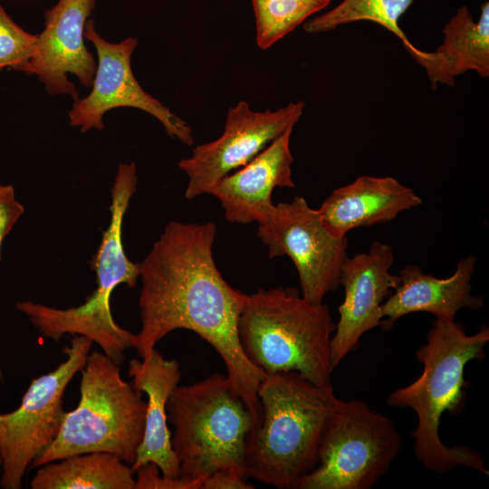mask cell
I'll return each instance as SVG.
<instances>
[{
  "mask_svg": "<svg viewBox=\"0 0 489 489\" xmlns=\"http://www.w3.org/2000/svg\"><path fill=\"white\" fill-rule=\"evenodd\" d=\"M39 467L32 489H135L130 465L112 453L79 454Z\"/></svg>",
  "mask_w": 489,
  "mask_h": 489,
  "instance_id": "cell-20",
  "label": "cell"
},
{
  "mask_svg": "<svg viewBox=\"0 0 489 489\" xmlns=\"http://www.w3.org/2000/svg\"><path fill=\"white\" fill-rule=\"evenodd\" d=\"M476 259L462 258L454 273L436 278L409 264L400 270L399 283L381 307L383 330H390L401 317L414 312H429L436 320L452 321L463 308L477 311L484 306V298L471 293V278Z\"/></svg>",
  "mask_w": 489,
  "mask_h": 489,
  "instance_id": "cell-16",
  "label": "cell"
},
{
  "mask_svg": "<svg viewBox=\"0 0 489 489\" xmlns=\"http://www.w3.org/2000/svg\"><path fill=\"white\" fill-rule=\"evenodd\" d=\"M92 341L73 335L63 352L66 360L53 370L34 379L14 411L5 414V437L0 446V486L19 489L33 461L57 436L64 417L63 394L84 366Z\"/></svg>",
  "mask_w": 489,
  "mask_h": 489,
  "instance_id": "cell-9",
  "label": "cell"
},
{
  "mask_svg": "<svg viewBox=\"0 0 489 489\" xmlns=\"http://www.w3.org/2000/svg\"><path fill=\"white\" fill-rule=\"evenodd\" d=\"M137 184L135 163L120 164L110 188V224L92 261L97 286L85 302L68 309L30 301L15 304L44 337L54 340L64 334L86 337L119 365L123 361L125 350L134 348L136 336L116 323L110 298L118 285L124 283L132 288L139 278V264L129 259L122 243L123 219Z\"/></svg>",
  "mask_w": 489,
  "mask_h": 489,
  "instance_id": "cell-5",
  "label": "cell"
},
{
  "mask_svg": "<svg viewBox=\"0 0 489 489\" xmlns=\"http://www.w3.org/2000/svg\"><path fill=\"white\" fill-rule=\"evenodd\" d=\"M257 224V235L268 247L269 257L287 255L293 262L307 301L321 303L340 285L347 237L332 236L304 197L277 203Z\"/></svg>",
  "mask_w": 489,
  "mask_h": 489,
  "instance_id": "cell-10",
  "label": "cell"
},
{
  "mask_svg": "<svg viewBox=\"0 0 489 489\" xmlns=\"http://www.w3.org/2000/svg\"><path fill=\"white\" fill-rule=\"evenodd\" d=\"M245 475L238 470L223 468L216 470L202 480L201 489H252Z\"/></svg>",
  "mask_w": 489,
  "mask_h": 489,
  "instance_id": "cell-26",
  "label": "cell"
},
{
  "mask_svg": "<svg viewBox=\"0 0 489 489\" xmlns=\"http://www.w3.org/2000/svg\"><path fill=\"white\" fill-rule=\"evenodd\" d=\"M443 43L434 52L413 46L407 52L421 65L431 88L437 84L455 85V78L475 71L481 77L489 76V4L481 5L475 22L469 9L463 5L446 24Z\"/></svg>",
  "mask_w": 489,
  "mask_h": 489,
  "instance_id": "cell-19",
  "label": "cell"
},
{
  "mask_svg": "<svg viewBox=\"0 0 489 489\" xmlns=\"http://www.w3.org/2000/svg\"><path fill=\"white\" fill-rule=\"evenodd\" d=\"M129 375L133 388L148 397L143 439L131 469L135 472L141 465L153 463L163 475L178 477L179 465L171 446L167 404L181 379L179 363L165 359L155 349L144 360H131Z\"/></svg>",
  "mask_w": 489,
  "mask_h": 489,
  "instance_id": "cell-18",
  "label": "cell"
},
{
  "mask_svg": "<svg viewBox=\"0 0 489 489\" xmlns=\"http://www.w3.org/2000/svg\"><path fill=\"white\" fill-rule=\"evenodd\" d=\"M167 412L174 427L170 440L180 477L203 480L223 468L246 476L247 438L256 422L226 376L215 373L197 383L177 386L168 398Z\"/></svg>",
  "mask_w": 489,
  "mask_h": 489,
  "instance_id": "cell-6",
  "label": "cell"
},
{
  "mask_svg": "<svg viewBox=\"0 0 489 489\" xmlns=\"http://www.w3.org/2000/svg\"><path fill=\"white\" fill-rule=\"evenodd\" d=\"M84 36L93 44L98 62L90 93L73 101L69 110L70 125L80 128L82 132L101 130L103 115L110 110L134 108L158 120L170 138L192 146L194 139L188 123L146 92L134 76L130 61L138 39L128 37L120 43H110L99 34L92 19L85 24Z\"/></svg>",
  "mask_w": 489,
  "mask_h": 489,
  "instance_id": "cell-11",
  "label": "cell"
},
{
  "mask_svg": "<svg viewBox=\"0 0 489 489\" xmlns=\"http://www.w3.org/2000/svg\"><path fill=\"white\" fill-rule=\"evenodd\" d=\"M393 247L375 241L367 252L347 257L340 273L344 300L339 307V321L331 342V360L334 369L352 350L360 338L379 326L381 307L398 285V274H391Z\"/></svg>",
  "mask_w": 489,
  "mask_h": 489,
  "instance_id": "cell-14",
  "label": "cell"
},
{
  "mask_svg": "<svg viewBox=\"0 0 489 489\" xmlns=\"http://www.w3.org/2000/svg\"><path fill=\"white\" fill-rule=\"evenodd\" d=\"M5 414H0V446L5 437Z\"/></svg>",
  "mask_w": 489,
  "mask_h": 489,
  "instance_id": "cell-27",
  "label": "cell"
},
{
  "mask_svg": "<svg viewBox=\"0 0 489 489\" xmlns=\"http://www.w3.org/2000/svg\"><path fill=\"white\" fill-rule=\"evenodd\" d=\"M394 422L359 399H340L325 427L319 461L298 489H369L401 451Z\"/></svg>",
  "mask_w": 489,
  "mask_h": 489,
  "instance_id": "cell-8",
  "label": "cell"
},
{
  "mask_svg": "<svg viewBox=\"0 0 489 489\" xmlns=\"http://www.w3.org/2000/svg\"><path fill=\"white\" fill-rule=\"evenodd\" d=\"M0 464H1V455H0Z\"/></svg>",
  "mask_w": 489,
  "mask_h": 489,
  "instance_id": "cell-28",
  "label": "cell"
},
{
  "mask_svg": "<svg viewBox=\"0 0 489 489\" xmlns=\"http://www.w3.org/2000/svg\"><path fill=\"white\" fill-rule=\"evenodd\" d=\"M302 101L275 110H254L245 101L229 108L224 131L216 139L197 145L192 154L178 161L188 183L187 199L209 194L225 176L247 164L271 142L293 128L303 113Z\"/></svg>",
  "mask_w": 489,
  "mask_h": 489,
  "instance_id": "cell-12",
  "label": "cell"
},
{
  "mask_svg": "<svg viewBox=\"0 0 489 489\" xmlns=\"http://www.w3.org/2000/svg\"><path fill=\"white\" fill-rule=\"evenodd\" d=\"M331 0H252L257 46L267 50Z\"/></svg>",
  "mask_w": 489,
  "mask_h": 489,
  "instance_id": "cell-22",
  "label": "cell"
},
{
  "mask_svg": "<svg viewBox=\"0 0 489 489\" xmlns=\"http://www.w3.org/2000/svg\"><path fill=\"white\" fill-rule=\"evenodd\" d=\"M489 327L482 325L474 334L465 332L461 322L436 320L427 333V342L416 351L423 365L420 376L410 384L395 389L386 398L389 407L409 408L417 417L414 454L426 469L446 473L465 466L488 475L480 453L465 446H448L439 436L444 413L460 414L465 406V369L474 360L485 358Z\"/></svg>",
  "mask_w": 489,
  "mask_h": 489,
  "instance_id": "cell-2",
  "label": "cell"
},
{
  "mask_svg": "<svg viewBox=\"0 0 489 489\" xmlns=\"http://www.w3.org/2000/svg\"><path fill=\"white\" fill-rule=\"evenodd\" d=\"M135 489H201L202 480L163 475L158 466L148 463L135 470Z\"/></svg>",
  "mask_w": 489,
  "mask_h": 489,
  "instance_id": "cell-24",
  "label": "cell"
},
{
  "mask_svg": "<svg viewBox=\"0 0 489 489\" xmlns=\"http://www.w3.org/2000/svg\"><path fill=\"white\" fill-rule=\"evenodd\" d=\"M293 128L288 129L244 166L221 178L210 190L230 223L259 222L273 209L275 187L293 188V157L290 149Z\"/></svg>",
  "mask_w": 489,
  "mask_h": 489,
  "instance_id": "cell-15",
  "label": "cell"
},
{
  "mask_svg": "<svg viewBox=\"0 0 489 489\" xmlns=\"http://www.w3.org/2000/svg\"><path fill=\"white\" fill-rule=\"evenodd\" d=\"M334 329L328 305L307 301L293 287L247 294L238 320L243 351L257 369L296 371L318 386L331 385Z\"/></svg>",
  "mask_w": 489,
  "mask_h": 489,
  "instance_id": "cell-4",
  "label": "cell"
},
{
  "mask_svg": "<svg viewBox=\"0 0 489 489\" xmlns=\"http://www.w3.org/2000/svg\"><path fill=\"white\" fill-rule=\"evenodd\" d=\"M413 0H342L333 9L303 23L308 34L331 31L358 21H371L385 27L402 42L408 51L415 46L398 25Z\"/></svg>",
  "mask_w": 489,
  "mask_h": 489,
  "instance_id": "cell-21",
  "label": "cell"
},
{
  "mask_svg": "<svg viewBox=\"0 0 489 489\" xmlns=\"http://www.w3.org/2000/svg\"><path fill=\"white\" fill-rule=\"evenodd\" d=\"M36 34L17 24L0 4V70L22 71L32 58Z\"/></svg>",
  "mask_w": 489,
  "mask_h": 489,
  "instance_id": "cell-23",
  "label": "cell"
},
{
  "mask_svg": "<svg viewBox=\"0 0 489 489\" xmlns=\"http://www.w3.org/2000/svg\"><path fill=\"white\" fill-rule=\"evenodd\" d=\"M259 425L247 438L246 476L279 489H298L318 465L322 436L340 398L296 371L266 374L257 392Z\"/></svg>",
  "mask_w": 489,
  "mask_h": 489,
  "instance_id": "cell-3",
  "label": "cell"
},
{
  "mask_svg": "<svg viewBox=\"0 0 489 489\" xmlns=\"http://www.w3.org/2000/svg\"><path fill=\"white\" fill-rule=\"evenodd\" d=\"M216 234L213 222L168 223L139 263L141 326L134 348L144 360L169 332L194 331L221 357L227 379L258 426L257 392L266 374L250 362L240 344L238 320L247 294L232 287L216 267Z\"/></svg>",
  "mask_w": 489,
  "mask_h": 489,
  "instance_id": "cell-1",
  "label": "cell"
},
{
  "mask_svg": "<svg viewBox=\"0 0 489 489\" xmlns=\"http://www.w3.org/2000/svg\"><path fill=\"white\" fill-rule=\"evenodd\" d=\"M81 372L77 408L65 412L57 436L31 467L91 452L112 453L134 463L145 428L147 405L140 392L104 353L89 354Z\"/></svg>",
  "mask_w": 489,
  "mask_h": 489,
  "instance_id": "cell-7",
  "label": "cell"
},
{
  "mask_svg": "<svg viewBox=\"0 0 489 489\" xmlns=\"http://www.w3.org/2000/svg\"><path fill=\"white\" fill-rule=\"evenodd\" d=\"M94 8L95 0H58L46 10L34 53L21 72L36 75L50 95L80 98L68 74L91 87L97 62L84 43V32Z\"/></svg>",
  "mask_w": 489,
  "mask_h": 489,
  "instance_id": "cell-13",
  "label": "cell"
},
{
  "mask_svg": "<svg viewBox=\"0 0 489 489\" xmlns=\"http://www.w3.org/2000/svg\"><path fill=\"white\" fill-rule=\"evenodd\" d=\"M421 203L412 188L392 177L360 176L334 189L316 210L332 236L345 237L353 228L392 221Z\"/></svg>",
  "mask_w": 489,
  "mask_h": 489,
  "instance_id": "cell-17",
  "label": "cell"
},
{
  "mask_svg": "<svg viewBox=\"0 0 489 489\" xmlns=\"http://www.w3.org/2000/svg\"><path fill=\"white\" fill-rule=\"evenodd\" d=\"M24 213V207L16 198L14 187L0 184V261L3 242Z\"/></svg>",
  "mask_w": 489,
  "mask_h": 489,
  "instance_id": "cell-25",
  "label": "cell"
}]
</instances>
